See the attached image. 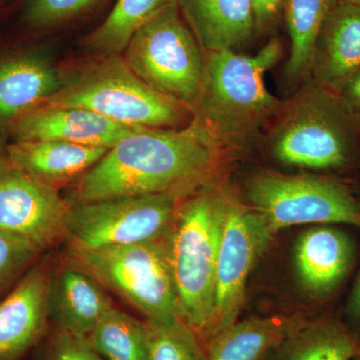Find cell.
<instances>
[{"label": "cell", "instance_id": "6da1fadb", "mask_svg": "<svg viewBox=\"0 0 360 360\" xmlns=\"http://www.w3.org/2000/svg\"><path fill=\"white\" fill-rule=\"evenodd\" d=\"M215 165L217 139L202 123L142 129L108 149L77 179L71 205L146 195L182 200L207 181Z\"/></svg>", "mask_w": 360, "mask_h": 360}, {"label": "cell", "instance_id": "7a4b0ae2", "mask_svg": "<svg viewBox=\"0 0 360 360\" xmlns=\"http://www.w3.org/2000/svg\"><path fill=\"white\" fill-rule=\"evenodd\" d=\"M226 207L227 193L196 194L179 203L165 236L180 319L205 347L212 335L215 272Z\"/></svg>", "mask_w": 360, "mask_h": 360}, {"label": "cell", "instance_id": "3957f363", "mask_svg": "<svg viewBox=\"0 0 360 360\" xmlns=\"http://www.w3.org/2000/svg\"><path fill=\"white\" fill-rule=\"evenodd\" d=\"M42 104L84 108L144 129H174L186 117V105L151 89L120 58L108 59L65 79Z\"/></svg>", "mask_w": 360, "mask_h": 360}, {"label": "cell", "instance_id": "277c9868", "mask_svg": "<svg viewBox=\"0 0 360 360\" xmlns=\"http://www.w3.org/2000/svg\"><path fill=\"white\" fill-rule=\"evenodd\" d=\"M68 258L71 265L122 296L146 319H180L165 236L96 250L70 246Z\"/></svg>", "mask_w": 360, "mask_h": 360}, {"label": "cell", "instance_id": "5b68a950", "mask_svg": "<svg viewBox=\"0 0 360 360\" xmlns=\"http://www.w3.org/2000/svg\"><path fill=\"white\" fill-rule=\"evenodd\" d=\"M179 15L168 7L135 32L123 59L151 89L184 105H198L205 85L201 47Z\"/></svg>", "mask_w": 360, "mask_h": 360}, {"label": "cell", "instance_id": "8992f818", "mask_svg": "<svg viewBox=\"0 0 360 360\" xmlns=\"http://www.w3.org/2000/svg\"><path fill=\"white\" fill-rule=\"evenodd\" d=\"M179 200L172 195H146L70 205L65 236L70 248L80 250L165 238Z\"/></svg>", "mask_w": 360, "mask_h": 360}, {"label": "cell", "instance_id": "52a82bcc", "mask_svg": "<svg viewBox=\"0 0 360 360\" xmlns=\"http://www.w3.org/2000/svg\"><path fill=\"white\" fill-rule=\"evenodd\" d=\"M255 210L274 231L302 224H347L360 227V207L340 184L311 176L257 175L248 184Z\"/></svg>", "mask_w": 360, "mask_h": 360}, {"label": "cell", "instance_id": "ba28073f", "mask_svg": "<svg viewBox=\"0 0 360 360\" xmlns=\"http://www.w3.org/2000/svg\"><path fill=\"white\" fill-rule=\"evenodd\" d=\"M281 45L270 40L255 56L233 51L208 52L200 103L215 122L238 124L279 105L267 90L264 75L281 58Z\"/></svg>", "mask_w": 360, "mask_h": 360}, {"label": "cell", "instance_id": "9c48e42d", "mask_svg": "<svg viewBox=\"0 0 360 360\" xmlns=\"http://www.w3.org/2000/svg\"><path fill=\"white\" fill-rule=\"evenodd\" d=\"M276 233L260 213L227 193L226 217L215 272L214 316L210 340L238 321L245 304L248 276Z\"/></svg>", "mask_w": 360, "mask_h": 360}, {"label": "cell", "instance_id": "30bf717a", "mask_svg": "<svg viewBox=\"0 0 360 360\" xmlns=\"http://www.w3.org/2000/svg\"><path fill=\"white\" fill-rule=\"evenodd\" d=\"M70 207L56 186L26 174L8 160L0 165V231L44 250L65 236Z\"/></svg>", "mask_w": 360, "mask_h": 360}, {"label": "cell", "instance_id": "8fae6325", "mask_svg": "<svg viewBox=\"0 0 360 360\" xmlns=\"http://www.w3.org/2000/svg\"><path fill=\"white\" fill-rule=\"evenodd\" d=\"M51 276L46 262H37L0 300V360H20L44 338Z\"/></svg>", "mask_w": 360, "mask_h": 360}, {"label": "cell", "instance_id": "7c38bea8", "mask_svg": "<svg viewBox=\"0 0 360 360\" xmlns=\"http://www.w3.org/2000/svg\"><path fill=\"white\" fill-rule=\"evenodd\" d=\"M16 141H59L110 149L144 127H130L84 108L37 106L11 123Z\"/></svg>", "mask_w": 360, "mask_h": 360}, {"label": "cell", "instance_id": "4fadbf2b", "mask_svg": "<svg viewBox=\"0 0 360 360\" xmlns=\"http://www.w3.org/2000/svg\"><path fill=\"white\" fill-rule=\"evenodd\" d=\"M49 305L52 326L85 338L115 307L101 283L71 264L51 274Z\"/></svg>", "mask_w": 360, "mask_h": 360}, {"label": "cell", "instance_id": "5bb4252c", "mask_svg": "<svg viewBox=\"0 0 360 360\" xmlns=\"http://www.w3.org/2000/svg\"><path fill=\"white\" fill-rule=\"evenodd\" d=\"M352 257L354 248L347 234L333 227H312L296 241V276L309 295H328L347 276Z\"/></svg>", "mask_w": 360, "mask_h": 360}, {"label": "cell", "instance_id": "9a60e30c", "mask_svg": "<svg viewBox=\"0 0 360 360\" xmlns=\"http://www.w3.org/2000/svg\"><path fill=\"white\" fill-rule=\"evenodd\" d=\"M65 82L56 65L37 52L0 61V122L11 123L41 105Z\"/></svg>", "mask_w": 360, "mask_h": 360}, {"label": "cell", "instance_id": "2e32d148", "mask_svg": "<svg viewBox=\"0 0 360 360\" xmlns=\"http://www.w3.org/2000/svg\"><path fill=\"white\" fill-rule=\"evenodd\" d=\"M179 6L207 52L233 51L257 30L253 0H179Z\"/></svg>", "mask_w": 360, "mask_h": 360}, {"label": "cell", "instance_id": "e0dca14e", "mask_svg": "<svg viewBox=\"0 0 360 360\" xmlns=\"http://www.w3.org/2000/svg\"><path fill=\"white\" fill-rule=\"evenodd\" d=\"M309 321L302 314L236 321L206 343L208 360H265L272 350Z\"/></svg>", "mask_w": 360, "mask_h": 360}, {"label": "cell", "instance_id": "ac0fdd59", "mask_svg": "<svg viewBox=\"0 0 360 360\" xmlns=\"http://www.w3.org/2000/svg\"><path fill=\"white\" fill-rule=\"evenodd\" d=\"M108 150L59 141H15L7 146V160L26 174L56 186L82 177Z\"/></svg>", "mask_w": 360, "mask_h": 360}, {"label": "cell", "instance_id": "d6986e66", "mask_svg": "<svg viewBox=\"0 0 360 360\" xmlns=\"http://www.w3.org/2000/svg\"><path fill=\"white\" fill-rule=\"evenodd\" d=\"M345 144L338 130L317 115H302L283 129L274 146L276 158L286 165L326 169L345 160Z\"/></svg>", "mask_w": 360, "mask_h": 360}, {"label": "cell", "instance_id": "ffe728a7", "mask_svg": "<svg viewBox=\"0 0 360 360\" xmlns=\"http://www.w3.org/2000/svg\"><path fill=\"white\" fill-rule=\"evenodd\" d=\"M319 73L338 84L360 70V6L340 4L331 9L319 32Z\"/></svg>", "mask_w": 360, "mask_h": 360}, {"label": "cell", "instance_id": "44dd1931", "mask_svg": "<svg viewBox=\"0 0 360 360\" xmlns=\"http://www.w3.org/2000/svg\"><path fill=\"white\" fill-rule=\"evenodd\" d=\"M359 350V336L340 322L309 321L265 360H352Z\"/></svg>", "mask_w": 360, "mask_h": 360}, {"label": "cell", "instance_id": "7402d4cb", "mask_svg": "<svg viewBox=\"0 0 360 360\" xmlns=\"http://www.w3.org/2000/svg\"><path fill=\"white\" fill-rule=\"evenodd\" d=\"M179 0H116L108 18L87 37L90 49L104 53L124 51L139 28Z\"/></svg>", "mask_w": 360, "mask_h": 360}, {"label": "cell", "instance_id": "603a6c76", "mask_svg": "<svg viewBox=\"0 0 360 360\" xmlns=\"http://www.w3.org/2000/svg\"><path fill=\"white\" fill-rule=\"evenodd\" d=\"M87 340L106 360H148V331L146 321L113 307Z\"/></svg>", "mask_w": 360, "mask_h": 360}, {"label": "cell", "instance_id": "cb8c5ba5", "mask_svg": "<svg viewBox=\"0 0 360 360\" xmlns=\"http://www.w3.org/2000/svg\"><path fill=\"white\" fill-rule=\"evenodd\" d=\"M335 0H288L286 20L291 39L288 73L297 77L309 65L317 39Z\"/></svg>", "mask_w": 360, "mask_h": 360}, {"label": "cell", "instance_id": "d4e9b609", "mask_svg": "<svg viewBox=\"0 0 360 360\" xmlns=\"http://www.w3.org/2000/svg\"><path fill=\"white\" fill-rule=\"evenodd\" d=\"M148 360H208L202 340L177 319H146Z\"/></svg>", "mask_w": 360, "mask_h": 360}, {"label": "cell", "instance_id": "484cf974", "mask_svg": "<svg viewBox=\"0 0 360 360\" xmlns=\"http://www.w3.org/2000/svg\"><path fill=\"white\" fill-rule=\"evenodd\" d=\"M30 360H106L85 336L51 324L30 354Z\"/></svg>", "mask_w": 360, "mask_h": 360}, {"label": "cell", "instance_id": "4316f807", "mask_svg": "<svg viewBox=\"0 0 360 360\" xmlns=\"http://www.w3.org/2000/svg\"><path fill=\"white\" fill-rule=\"evenodd\" d=\"M41 251L25 239L0 231V300L37 262Z\"/></svg>", "mask_w": 360, "mask_h": 360}, {"label": "cell", "instance_id": "83f0119b", "mask_svg": "<svg viewBox=\"0 0 360 360\" xmlns=\"http://www.w3.org/2000/svg\"><path fill=\"white\" fill-rule=\"evenodd\" d=\"M99 0H28L25 18L34 27H51L84 13Z\"/></svg>", "mask_w": 360, "mask_h": 360}, {"label": "cell", "instance_id": "f1b7e54d", "mask_svg": "<svg viewBox=\"0 0 360 360\" xmlns=\"http://www.w3.org/2000/svg\"><path fill=\"white\" fill-rule=\"evenodd\" d=\"M281 4L283 0H253L257 28L269 25L278 13Z\"/></svg>", "mask_w": 360, "mask_h": 360}, {"label": "cell", "instance_id": "f546056e", "mask_svg": "<svg viewBox=\"0 0 360 360\" xmlns=\"http://www.w3.org/2000/svg\"><path fill=\"white\" fill-rule=\"evenodd\" d=\"M347 94L349 98L360 108V70L349 78L347 84Z\"/></svg>", "mask_w": 360, "mask_h": 360}, {"label": "cell", "instance_id": "4dcf8cb0", "mask_svg": "<svg viewBox=\"0 0 360 360\" xmlns=\"http://www.w3.org/2000/svg\"><path fill=\"white\" fill-rule=\"evenodd\" d=\"M352 312H354L355 316L359 317L360 319V276L356 285H355L354 295H352Z\"/></svg>", "mask_w": 360, "mask_h": 360}, {"label": "cell", "instance_id": "1f68e13d", "mask_svg": "<svg viewBox=\"0 0 360 360\" xmlns=\"http://www.w3.org/2000/svg\"><path fill=\"white\" fill-rule=\"evenodd\" d=\"M7 160V146H4V141L0 139V165Z\"/></svg>", "mask_w": 360, "mask_h": 360}, {"label": "cell", "instance_id": "d6a6232c", "mask_svg": "<svg viewBox=\"0 0 360 360\" xmlns=\"http://www.w3.org/2000/svg\"><path fill=\"white\" fill-rule=\"evenodd\" d=\"M340 4H355V6H360V0H340Z\"/></svg>", "mask_w": 360, "mask_h": 360}, {"label": "cell", "instance_id": "836d02e7", "mask_svg": "<svg viewBox=\"0 0 360 360\" xmlns=\"http://www.w3.org/2000/svg\"><path fill=\"white\" fill-rule=\"evenodd\" d=\"M352 360H360V350L359 352H357L356 354L354 355V357H352Z\"/></svg>", "mask_w": 360, "mask_h": 360}]
</instances>
